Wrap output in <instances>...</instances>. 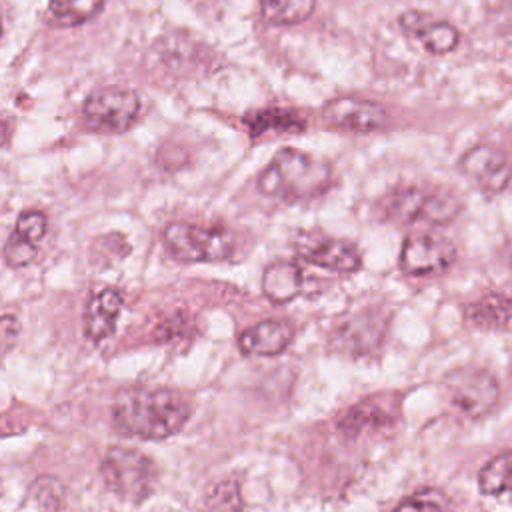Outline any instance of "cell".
<instances>
[{"mask_svg": "<svg viewBox=\"0 0 512 512\" xmlns=\"http://www.w3.org/2000/svg\"><path fill=\"white\" fill-rule=\"evenodd\" d=\"M46 226H48V220H46L44 212L26 210L18 216L16 226H14V234L26 238L32 244H38L46 234Z\"/></svg>", "mask_w": 512, "mask_h": 512, "instance_id": "603a6c76", "label": "cell"}, {"mask_svg": "<svg viewBox=\"0 0 512 512\" xmlns=\"http://www.w3.org/2000/svg\"><path fill=\"white\" fill-rule=\"evenodd\" d=\"M446 400L464 416H484L492 412L500 400L498 378L484 368H456L442 382Z\"/></svg>", "mask_w": 512, "mask_h": 512, "instance_id": "8992f818", "label": "cell"}, {"mask_svg": "<svg viewBox=\"0 0 512 512\" xmlns=\"http://www.w3.org/2000/svg\"><path fill=\"white\" fill-rule=\"evenodd\" d=\"M332 182L328 164L296 148L278 150L258 176V190L266 196L300 202L320 196Z\"/></svg>", "mask_w": 512, "mask_h": 512, "instance_id": "7a4b0ae2", "label": "cell"}, {"mask_svg": "<svg viewBox=\"0 0 512 512\" xmlns=\"http://www.w3.org/2000/svg\"><path fill=\"white\" fill-rule=\"evenodd\" d=\"M456 258V248L450 240L434 234H410L406 236L398 266L412 276H426L446 270Z\"/></svg>", "mask_w": 512, "mask_h": 512, "instance_id": "ba28073f", "label": "cell"}, {"mask_svg": "<svg viewBox=\"0 0 512 512\" xmlns=\"http://www.w3.org/2000/svg\"><path fill=\"white\" fill-rule=\"evenodd\" d=\"M0 34H2V20H0Z\"/></svg>", "mask_w": 512, "mask_h": 512, "instance_id": "4316f807", "label": "cell"}, {"mask_svg": "<svg viewBox=\"0 0 512 512\" xmlns=\"http://www.w3.org/2000/svg\"><path fill=\"white\" fill-rule=\"evenodd\" d=\"M478 486L482 494L498 496L510 486V452H502L492 458L478 474Z\"/></svg>", "mask_w": 512, "mask_h": 512, "instance_id": "ffe728a7", "label": "cell"}, {"mask_svg": "<svg viewBox=\"0 0 512 512\" xmlns=\"http://www.w3.org/2000/svg\"><path fill=\"white\" fill-rule=\"evenodd\" d=\"M244 500L236 480L226 478L212 484L204 496V512H242Z\"/></svg>", "mask_w": 512, "mask_h": 512, "instance_id": "d6986e66", "label": "cell"}, {"mask_svg": "<svg viewBox=\"0 0 512 512\" xmlns=\"http://www.w3.org/2000/svg\"><path fill=\"white\" fill-rule=\"evenodd\" d=\"M104 0H50L46 16L54 26H80L92 20Z\"/></svg>", "mask_w": 512, "mask_h": 512, "instance_id": "e0dca14e", "label": "cell"}, {"mask_svg": "<svg viewBox=\"0 0 512 512\" xmlns=\"http://www.w3.org/2000/svg\"><path fill=\"white\" fill-rule=\"evenodd\" d=\"M292 326L282 320H264L238 336V348L244 354L276 356L292 342Z\"/></svg>", "mask_w": 512, "mask_h": 512, "instance_id": "4fadbf2b", "label": "cell"}, {"mask_svg": "<svg viewBox=\"0 0 512 512\" xmlns=\"http://www.w3.org/2000/svg\"><path fill=\"white\" fill-rule=\"evenodd\" d=\"M460 170L482 190L502 192L510 182V162L502 148L480 144L460 158Z\"/></svg>", "mask_w": 512, "mask_h": 512, "instance_id": "9c48e42d", "label": "cell"}, {"mask_svg": "<svg viewBox=\"0 0 512 512\" xmlns=\"http://www.w3.org/2000/svg\"><path fill=\"white\" fill-rule=\"evenodd\" d=\"M106 486L128 502H142L156 484V468L148 456L138 450L112 446L102 462Z\"/></svg>", "mask_w": 512, "mask_h": 512, "instance_id": "5b68a950", "label": "cell"}, {"mask_svg": "<svg viewBox=\"0 0 512 512\" xmlns=\"http://www.w3.org/2000/svg\"><path fill=\"white\" fill-rule=\"evenodd\" d=\"M20 336V322L16 316H0V356L10 352Z\"/></svg>", "mask_w": 512, "mask_h": 512, "instance_id": "cb8c5ba5", "label": "cell"}, {"mask_svg": "<svg viewBox=\"0 0 512 512\" xmlns=\"http://www.w3.org/2000/svg\"><path fill=\"white\" fill-rule=\"evenodd\" d=\"M460 198L442 188L398 186L378 200L380 218L396 224L440 226L462 212Z\"/></svg>", "mask_w": 512, "mask_h": 512, "instance_id": "3957f363", "label": "cell"}, {"mask_svg": "<svg viewBox=\"0 0 512 512\" xmlns=\"http://www.w3.org/2000/svg\"><path fill=\"white\" fill-rule=\"evenodd\" d=\"M138 112L140 98L136 92L116 86L94 90L82 108L86 124L102 132H124L134 124Z\"/></svg>", "mask_w": 512, "mask_h": 512, "instance_id": "52a82bcc", "label": "cell"}, {"mask_svg": "<svg viewBox=\"0 0 512 512\" xmlns=\"http://www.w3.org/2000/svg\"><path fill=\"white\" fill-rule=\"evenodd\" d=\"M162 240L180 262H220L230 258L234 250V238L226 228L182 220L170 222L162 230Z\"/></svg>", "mask_w": 512, "mask_h": 512, "instance_id": "277c9868", "label": "cell"}, {"mask_svg": "<svg viewBox=\"0 0 512 512\" xmlns=\"http://www.w3.org/2000/svg\"><path fill=\"white\" fill-rule=\"evenodd\" d=\"M316 8V0H260L266 22L274 26H292L308 20Z\"/></svg>", "mask_w": 512, "mask_h": 512, "instance_id": "ac0fdd59", "label": "cell"}, {"mask_svg": "<svg viewBox=\"0 0 512 512\" xmlns=\"http://www.w3.org/2000/svg\"><path fill=\"white\" fill-rule=\"evenodd\" d=\"M470 324L490 330H506L510 322V300L504 294H486L466 308Z\"/></svg>", "mask_w": 512, "mask_h": 512, "instance_id": "2e32d148", "label": "cell"}, {"mask_svg": "<svg viewBox=\"0 0 512 512\" xmlns=\"http://www.w3.org/2000/svg\"><path fill=\"white\" fill-rule=\"evenodd\" d=\"M122 302V294L116 288H104L90 296L84 310V332L88 340L102 342L114 332Z\"/></svg>", "mask_w": 512, "mask_h": 512, "instance_id": "7c38bea8", "label": "cell"}, {"mask_svg": "<svg viewBox=\"0 0 512 512\" xmlns=\"http://www.w3.org/2000/svg\"><path fill=\"white\" fill-rule=\"evenodd\" d=\"M386 416H390L386 410H378L374 402H360L358 406L350 408L346 418L342 420V428L348 432V434H358L366 428H374V426H382L386 424Z\"/></svg>", "mask_w": 512, "mask_h": 512, "instance_id": "44dd1931", "label": "cell"}, {"mask_svg": "<svg viewBox=\"0 0 512 512\" xmlns=\"http://www.w3.org/2000/svg\"><path fill=\"white\" fill-rule=\"evenodd\" d=\"M262 290L274 304L290 302L304 290V272L292 262L270 264L262 276Z\"/></svg>", "mask_w": 512, "mask_h": 512, "instance_id": "9a60e30c", "label": "cell"}, {"mask_svg": "<svg viewBox=\"0 0 512 512\" xmlns=\"http://www.w3.org/2000/svg\"><path fill=\"white\" fill-rule=\"evenodd\" d=\"M36 254H38L36 244L28 242L26 238H22L14 232L4 242V260L12 268H20V266L30 264L36 258Z\"/></svg>", "mask_w": 512, "mask_h": 512, "instance_id": "7402d4cb", "label": "cell"}, {"mask_svg": "<svg viewBox=\"0 0 512 512\" xmlns=\"http://www.w3.org/2000/svg\"><path fill=\"white\" fill-rule=\"evenodd\" d=\"M10 140V124L6 120H0V148L6 146Z\"/></svg>", "mask_w": 512, "mask_h": 512, "instance_id": "484cf974", "label": "cell"}, {"mask_svg": "<svg viewBox=\"0 0 512 512\" xmlns=\"http://www.w3.org/2000/svg\"><path fill=\"white\" fill-rule=\"evenodd\" d=\"M400 24L430 54H448L460 42V32L450 22L430 18L418 10H406L400 16Z\"/></svg>", "mask_w": 512, "mask_h": 512, "instance_id": "8fae6325", "label": "cell"}, {"mask_svg": "<svg viewBox=\"0 0 512 512\" xmlns=\"http://www.w3.org/2000/svg\"><path fill=\"white\" fill-rule=\"evenodd\" d=\"M116 426L134 438L160 440L176 434L190 416V404L168 388H128L112 406Z\"/></svg>", "mask_w": 512, "mask_h": 512, "instance_id": "6da1fadb", "label": "cell"}, {"mask_svg": "<svg viewBox=\"0 0 512 512\" xmlns=\"http://www.w3.org/2000/svg\"><path fill=\"white\" fill-rule=\"evenodd\" d=\"M322 118L336 128H344V130H352V132H372L386 124L388 114L374 100H364V98H356V96H340V98H332L324 104Z\"/></svg>", "mask_w": 512, "mask_h": 512, "instance_id": "30bf717a", "label": "cell"}, {"mask_svg": "<svg viewBox=\"0 0 512 512\" xmlns=\"http://www.w3.org/2000/svg\"><path fill=\"white\" fill-rule=\"evenodd\" d=\"M302 256L304 260L316 266L342 272V274L356 272L362 264L358 248L346 240H336V238H322L314 244L304 246Z\"/></svg>", "mask_w": 512, "mask_h": 512, "instance_id": "5bb4252c", "label": "cell"}, {"mask_svg": "<svg viewBox=\"0 0 512 512\" xmlns=\"http://www.w3.org/2000/svg\"><path fill=\"white\" fill-rule=\"evenodd\" d=\"M394 512H442V508L428 498H410L394 508Z\"/></svg>", "mask_w": 512, "mask_h": 512, "instance_id": "d4e9b609", "label": "cell"}]
</instances>
